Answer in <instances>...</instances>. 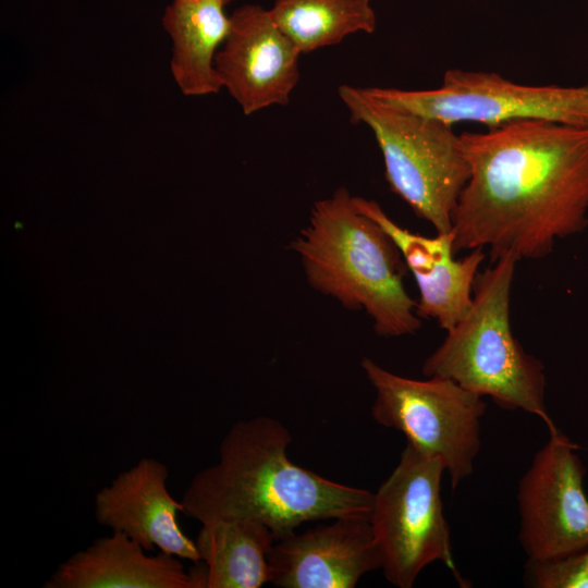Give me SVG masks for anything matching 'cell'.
Wrapping results in <instances>:
<instances>
[{"mask_svg": "<svg viewBox=\"0 0 588 588\" xmlns=\"http://www.w3.org/2000/svg\"><path fill=\"white\" fill-rule=\"evenodd\" d=\"M461 142L470 174L452 215L455 253L542 259L588 226V127L519 120Z\"/></svg>", "mask_w": 588, "mask_h": 588, "instance_id": "cell-1", "label": "cell"}, {"mask_svg": "<svg viewBox=\"0 0 588 588\" xmlns=\"http://www.w3.org/2000/svg\"><path fill=\"white\" fill-rule=\"evenodd\" d=\"M292 436L268 416L235 422L223 437L216 464L187 486L183 513L201 524L250 519L275 539L306 522L369 515L373 492L327 479L287 456Z\"/></svg>", "mask_w": 588, "mask_h": 588, "instance_id": "cell-2", "label": "cell"}, {"mask_svg": "<svg viewBox=\"0 0 588 588\" xmlns=\"http://www.w3.org/2000/svg\"><path fill=\"white\" fill-rule=\"evenodd\" d=\"M290 247L309 285L347 309H364L378 335L397 338L421 327L417 302L404 286L407 268L399 248L356 207L346 187L314 204Z\"/></svg>", "mask_w": 588, "mask_h": 588, "instance_id": "cell-3", "label": "cell"}, {"mask_svg": "<svg viewBox=\"0 0 588 588\" xmlns=\"http://www.w3.org/2000/svg\"><path fill=\"white\" fill-rule=\"evenodd\" d=\"M517 260L502 256L477 274L471 306L425 359V377L449 378L501 408L524 411L556 429L546 404L542 362L528 354L511 326V291Z\"/></svg>", "mask_w": 588, "mask_h": 588, "instance_id": "cell-4", "label": "cell"}, {"mask_svg": "<svg viewBox=\"0 0 588 588\" xmlns=\"http://www.w3.org/2000/svg\"><path fill=\"white\" fill-rule=\"evenodd\" d=\"M338 95L352 122L372 132L385 180L437 233L452 231V215L470 174L453 125L385 102L369 90L341 85Z\"/></svg>", "mask_w": 588, "mask_h": 588, "instance_id": "cell-5", "label": "cell"}, {"mask_svg": "<svg viewBox=\"0 0 588 588\" xmlns=\"http://www.w3.org/2000/svg\"><path fill=\"white\" fill-rule=\"evenodd\" d=\"M360 366L376 391L373 420L401 431L409 444L439 458L456 489L474 471L485 397L449 378L417 380L393 373L368 357Z\"/></svg>", "mask_w": 588, "mask_h": 588, "instance_id": "cell-6", "label": "cell"}, {"mask_svg": "<svg viewBox=\"0 0 588 588\" xmlns=\"http://www.w3.org/2000/svg\"><path fill=\"white\" fill-rule=\"evenodd\" d=\"M443 463L406 443L397 465L373 493L369 515L387 580L414 586L420 572L441 562L456 572L450 527L443 512Z\"/></svg>", "mask_w": 588, "mask_h": 588, "instance_id": "cell-7", "label": "cell"}, {"mask_svg": "<svg viewBox=\"0 0 588 588\" xmlns=\"http://www.w3.org/2000/svg\"><path fill=\"white\" fill-rule=\"evenodd\" d=\"M367 89L385 102L452 125L467 121L491 128L512 121L543 120L588 127V83L525 85L498 73L451 69L433 89Z\"/></svg>", "mask_w": 588, "mask_h": 588, "instance_id": "cell-8", "label": "cell"}, {"mask_svg": "<svg viewBox=\"0 0 588 588\" xmlns=\"http://www.w3.org/2000/svg\"><path fill=\"white\" fill-rule=\"evenodd\" d=\"M518 483V540L529 560L554 559L588 547L586 469L577 445L549 431Z\"/></svg>", "mask_w": 588, "mask_h": 588, "instance_id": "cell-9", "label": "cell"}, {"mask_svg": "<svg viewBox=\"0 0 588 588\" xmlns=\"http://www.w3.org/2000/svg\"><path fill=\"white\" fill-rule=\"evenodd\" d=\"M302 52L269 9L244 4L230 15L229 33L215 57L222 88L245 115L285 106L299 81Z\"/></svg>", "mask_w": 588, "mask_h": 588, "instance_id": "cell-10", "label": "cell"}, {"mask_svg": "<svg viewBox=\"0 0 588 588\" xmlns=\"http://www.w3.org/2000/svg\"><path fill=\"white\" fill-rule=\"evenodd\" d=\"M369 515L340 516L330 524L277 538L268 554L269 584L281 588L355 587L365 574L382 565Z\"/></svg>", "mask_w": 588, "mask_h": 588, "instance_id": "cell-11", "label": "cell"}, {"mask_svg": "<svg viewBox=\"0 0 588 588\" xmlns=\"http://www.w3.org/2000/svg\"><path fill=\"white\" fill-rule=\"evenodd\" d=\"M354 203L399 248L418 287L417 315L434 319L445 331L452 329L471 306L474 283L487 255L485 249H471L456 259L452 231L425 236L397 224L375 200L354 196Z\"/></svg>", "mask_w": 588, "mask_h": 588, "instance_id": "cell-12", "label": "cell"}, {"mask_svg": "<svg viewBox=\"0 0 588 588\" xmlns=\"http://www.w3.org/2000/svg\"><path fill=\"white\" fill-rule=\"evenodd\" d=\"M168 467L156 458H142L120 473L95 495V518L112 531H121L146 551L155 548L180 559L199 563L194 540L181 529L183 512L167 488Z\"/></svg>", "mask_w": 588, "mask_h": 588, "instance_id": "cell-13", "label": "cell"}, {"mask_svg": "<svg viewBox=\"0 0 588 588\" xmlns=\"http://www.w3.org/2000/svg\"><path fill=\"white\" fill-rule=\"evenodd\" d=\"M121 531L96 539L61 563L45 588H206V567L188 572L180 558L149 555Z\"/></svg>", "mask_w": 588, "mask_h": 588, "instance_id": "cell-14", "label": "cell"}, {"mask_svg": "<svg viewBox=\"0 0 588 588\" xmlns=\"http://www.w3.org/2000/svg\"><path fill=\"white\" fill-rule=\"evenodd\" d=\"M219 0H172L161 24L172 41L170 70L188 97L217 94L222 88L215 57L230 28V16Z\"/></svg>", "mask_w": 588, "mask_h": 588, "instance_id": "cell-15", "label": "cell"}, {"mask_svg": "<svg viewBox=\"0 0 588 588\" xmlns=\"http://www.w3.org/2000/svg\"><path fill=\"white\" fill-rule=\"evenodd\" d=\"M274 540L266 525L250 519L201 524L195 543L206 564V588H259L269 583L268 554Z\"/></svg>", "mask_w": 588, "mask_h": 588, "instance_id": "cell-16", "label": "cell"}, {"mask_svg": "<svg viewBox=\"0 0 588 588\" xmlns=\"http://www.w3.org/2000/svg\"><path fill=\"white\" fill-rule=\"evenodd\" d=\"M269 11L302 54L372 34L377 24L370 0H273Z\"/></svg>", "mask_w": 588, "mask_h": 588, "instance_id": "cell-17", "label": "cell"}, {"mask_svg": "<svg viewBox=\"0 0 588 588\" xmlns=\"http://www.w3.org/2000/svg\"><path fill=\"white\" fill-rule=\"evenodd\" d=\"M524 581L532 588H588V547L554 559H528Z\"/></svg>", "mask_w": 588, "mask_h": 588, "instance_id": "cell-18", "label": "cell"}, {"mask_svg": "<svg viewBox=\"0 0 588 588\" xmlns=\"http://www.w3.org/2000/svg\"><path fill=\"white\" fill-rule=\"evenodd\" d=\"M219 1H221L224 5H226V4H229V3H230L231 1H233V0H219Z\"/></svg>", "mask_w": 588, "mask_h": 588, "instance_id": "cell-19", "label": "cell"}]
</instances>
